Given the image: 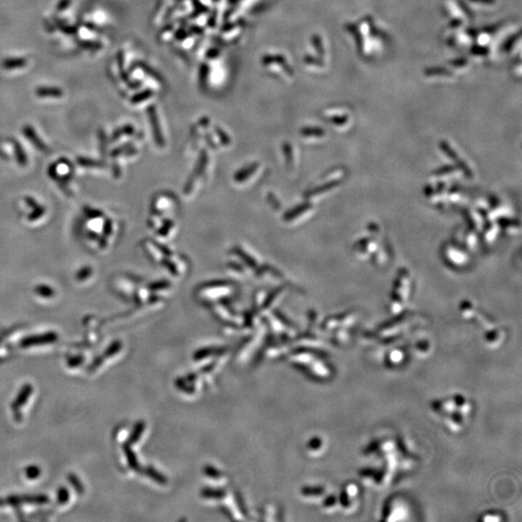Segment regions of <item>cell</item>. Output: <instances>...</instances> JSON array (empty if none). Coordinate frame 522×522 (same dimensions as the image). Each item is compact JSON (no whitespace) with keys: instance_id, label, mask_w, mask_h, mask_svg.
Masks as SVG:
<instances>
[{"instance_id":"obj_7","label":"cell","mask_w":522,"mask_h":522,"mask_svg":"<svg viewBox=\"0 0 522 522\" xmlns=\"http://www.w3.org/2000/svg\"><path fill=\"white\" fill-rule=\"evenodd\" d=\"M483 521H501V519L500 516H498L497 514H493V512H490V514H486L485 516L483 517Z\"/></svg>"},{"instance_id":"obj_5","label":"cell","mask_w":522,"mask_h":522,"mask_svg":"<svg viewBox=\"0 0 522 522\" xmlns=\"http://www.w3.org/2000/svg\"><path fill=\"white\" fill-rule=\"evenodd\" d=\"M25 60L23 59H18V60H8L3 63V67L5 68H16L21 67V66L25 64Z\"/></svg>"},{"instance_id":"obj_2","label":"cell","mask_w":522,"mask_h":522,"mask_svg":"<svg viewBox=\"0 0 522 522\" xmlns=\"http://www.w3.org/2000/svg\"><path fill=\"white\" fill-rule=\"evenodd\" d=\"M403 360V353L401 351H394L390 353L389 361L393 365H398Z\"/></svg>"},{"instance_id":"obj_8","label":"cell","mask_w":522,"mask_h":522,"mask_svg":"<svg viewBox=\"0 0 522 522\" xmlns=\"http://www.w3.org/2000/svg\"><path fill=\"white\" fill-rule=\"evenodd\" d=\"M82 362H84L82 357L73 358L69 361V365L74 366L75 367V366L80 365V364H82Z\"/></svg>"},{"instance_id":"obj_6","label":"cell","mask_w":522,"mask_h":522,"mask_svg":"<svg viewBox=\"0 0 522 522\" xmlns=\"http://www.w3.org/2000/svg\"><path fill=\"white\" fill-rule=\"evenodd\" d=\"M68 498H69V493H68V490L64 488H61L58 491L59 502L66 503L68 501Z\"/></svg>"},{"instance_id":"obj_1","label":"cell","mask_w":522,"mask_h":522,"mask_svg":"<svg viewBox=\"0 0 522 522\" xmlns=\"http://www.w3.org/2000/svg\"><path fill=\"white\" fill-rule=\"evenodd\" d=\"M37 94L39 96H53V97H60L62 95L63 92L60 91L59 88H49V87H43V88H39L37 91Z\"/></svg>"},{"instance_id":"obj_4","label":"cell","mask_w":522,"mask_h":522,"mask_svg":"<svg viewBox=\"0 0 522 522\" xmlns=\"http://www.w3.org/2000/svg\"><path fill=\"white\" fill-rule=\"evenodd\" d=\"M25 474H27V478L36 479L39 477L40 469L35 465H32V466L27 467Z\"/></svg>"},{"instance_id":"obj_3","label":"cell","mask_w":522,"mask_h":522,"mask_svg":"<svg viewBox=\"0 0 522 522\" xmlns=\"http://www.w3.org/2000/svg\"><path fill=\"white\" fill-rule=\"evenodd\" d=\"M32 387H30L29 385L25 386V388L23 389L21 396H19L18 401H16L15 405H22V403H25V401H27V396L32 393Z\"/></svg>"}]
</instances>
